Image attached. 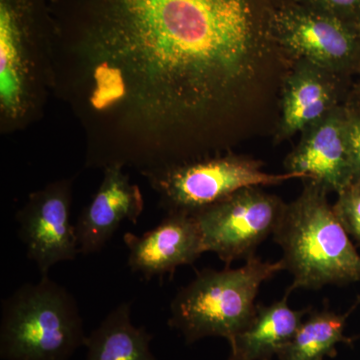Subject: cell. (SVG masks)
<instances>
[{
    "label": "cell",
    "mask_w": 360,
    "mask_h": 360,
    "mask_svg": "<svg viewBox=\"0 0 360 360\" xmlns=\"http://www.w3.org/2000/svg\"><path fill=\"white\" fill-rule=\"evenodd\" d=\"M131 305L120 303L87 335L85 360H156L150 348L153 335L132 323Z\"/></svg>",
    "instance_id": "cell-15"
},
{
    "label": "cell",
    "mask_w": 360,
    "mask_h": 360,
    "mask_svg": "<svg viewBox=\"0 0 360 360\" xmlns=\"http://www.w3.org/2000/svg\"><path fill=\"white\" fill-rule=\"evenodd\" d=\"M345 130L354 182L360 180V108L347 103L345 105Z\"/></svg>",
    "instance_id": "cell-19"
},
{
    "label": "cell",
    "mask_w": 360,
    "mask_h": 360,
    "mask_svg": "<svg viewBox=\"0 0 360 360\" xmlns=\"http://www.w3.org/2000/svg\"><path fill=\"white\" fill-rule=\"evenodd\" d=\"M286 292L278 302L257 305L250 324L229 342V360H270L281 354L290 342L309 307L290 309Z\"/></svg>",
    "instance_id": "cell-14"
},
{
    "label": "cell",
    "mask_w": 360,
    "mask_h": 360,
    "mask_svg": "<svg viewBox=\"0 0 360 360\" xmlns=\"http://www.w3.org/2000/svg\"><path fill=\"white\" fill-rule=\"evenodd\" d=\"M51 0H0V131L15 134L44 115L51 94Z\"/></svg>",
    "instance_id": "cell-2"
},
{
    "label": "cell",
    "mask_w": 360,
    "mask_h": 360,
    "mask_svg": "<svg viewBox=\"0 0 360 360\" xmlns=\"http://www.w3.org/2000/svg\"><path fill=\"white\" fill-rule=\"evenodd\" d=\"M345 105L302 132V139L284 160L286 174L310 179L329 193L340 194L354 182L345 130Z\"/></svg>",
    "instance_id": "cell-10"
},
{
    "label": "cell",
    "mask_w": 360,
    "mask_h": 360,
    "mask_svg": "<svg viewBox=\"0 0 360 360\" xmlns=\"http://www.w3.org/2000/svg\"><path fill=\"white\" fill-rule=\"evenodd\" d=\"M281 270V260L262 262L255 255L238 269L201 270L175 295L168 326L179 330L187 345L212 336L231 342L255 316L262 284Z\"/></svg>",
    "instance_id": "cell-4"
},
{
    "label": "cell",
    "mask_w": 360,
    "mask_h": 360,
    "mask_svg": "<svg viewBox=\"0 0 360 360\" xmlns=\"http://www.w3.org/2000/svg\"><path fill=\"white\" fill-rule=\"evenodd\" d=\"M270 360H271V359H270Z\"/></svg>",
    "instance_id": "cell-22"
},
{
    "label": "cell",
    "mask_w": 360,
    "mask_h": 360,
    "mask_svg": "<svg viewBox=\"0 0 360 360\" xmlns=\"http://www.w3.org/2000/svg\"><path fill=\"white\" fill-rule=\"evenodd\" d=\"M345 314H336L328 309L311 311L303 319L295 336L278 354L279 360H323L335 357L336 347L340 343L352 345V338L345 335L347 317L352 310Z\"/></svg>",
    "instance_id": "cell-16"
},
{
    "label": "cell",
    "mask_w": 360,
    "mask_h": 360,
    "mask_svg": "<svg viewBox=\"0 0 360 360\" xmlns=\"http://www.w3.org/2000/svg\"><path fill=\"white\" fill-rule=\"evenodd\" d=\"M272 25L277 45L292 63L309 61L345 78L359 72V25L293 0L276 9Z\"/></svg>",
    "instance_id": "cell-7"
},
{
    "label": "cell",
    "mask_w": 360,
    "mask_h": 360,
    "mask_svg": "<svg viewBox=\"0 0 360 360\" xmlns=\"http://www.w3.org/2000/svg\"><path fill=\"white\" fill-rule=\"evenodd\" d=\"M143 210L141 188L130 182L124 167L104 168L101 186L75 224L79 253L99 252L123 222L136 224Z\"/></svg>",
    "instance_id": "cell-12"
},
{
    "label": "cell",
    "mask_w": 360,
    "mask_h": 360,
    "mask_svg": "<svg viewBox=\"0 0 360 360\" xmlns=\"http://www.w3.org/2000/svg\"><path fill=\"white\" fill-rule=\"evenodd\" d=\"M284 78L277 141L302 134L342 103L345 77L309 61L292 63Z\"/></svg>",
    "instance_id": "cell-13"
},
{
    "label": "cell",
    "mask_w": 360,
    "mask_h": 360,
    "mask_svg": "<svg viewBox=\"0 0 360 360\" xmlns=\"http://www.w3.org/2000/svg\"><path fill=\"white\" fill-rule=\"evenodd\" d=\"M338 195V200L333 205L336 217L348 236L354 238L360 245V180L352 182Z\"/></svg>",
    "instance_id": "cell-17"
},
{
    "label": "cell",
    "mask_w": 360,
    "mask_h": 360,
    "mask_svg": "<svg viewBox=\"0 0 360 360\" xmlns=\"http://www.w3.org/2000/svg\"><path fill=\"white\" fill-rule=\"evenodd\" d=\"M123 243L130 271L146 281L172 277L177 267L193 264L205 252L198 220L186 212H167L158 226L141 236L127 232Z\"/></svg>",
    "instance_id": "cell-11"
},
{
    "label": "cell",
    "mask_w": 360,
    "mask_h": 360,
    "mask_svg": "<svg viewBox=\"0 0 360 360\" xmlns=\"http://www.w3.org/2000/svg\"><path fill=\"white\" fill-rule=\"evenodd\" d=\"M86 338L75 296L49 276L2 300L1 359L70 360Z\"/></svg>",
    "instance_id": "cell-5"
},
{
    "label": "cell",
    "mask_w": 360,
    "mask_h": 360,
    "mask_svg": "<svg viewBox=\"0 0 360 360\" xmlns=\"http://www.w3.org/2000/svg\"><path fill=\"white\" fill-rule=\"evenodd\" d=\"M285 0H51L52 96L82 127L85 165L141 175L229 143L283 56Z\"/></svg>",
    "instance_id": "cell-1"
},
{
    "label": "cell",
    "mask_w": 360,
    "mask_h": 360,
    "mask_svg": "<svg viewBox=\"0 0 360 360\" xmlns=\"http://www.w3.org/2000/svg\"><path fill=\"white\" fill-rule=\"evenodd\" d=\"M262 163L245 156H208L143 175L165 212L194 214L250 186H276L295 174L262 172Z\"/></svg>",
    "instance_id": "cell-6"
},
{
    "label": "cell",
    "mask_w": 360,
    "mask_h": 360,
    "mask_svg": "<svg viewBox=\"0 0 360 360\" xmlns=\"http://www.w3.org/2000/svg\"><path fill=\"white\" fill-rule=\"evenodd\" d=\"M359 30H360V25H359Z\"/></svg>",
    "instance_id": "cell-21"
},
{
    "label": "cell",
    "mask_w": 360,
    "mask_h": 360,
    "mask_svg": "<svg viewBox=\"0 0 360 360\" xmlns=\"http://www.w3.org/2000/svg\"><path fill=\"white\" fill-rule=\"evenodd\" d=\"M328 191L304 179L300 195L286 205L274 240L284 269L293 276L286 292L321 290L360 281V257L328 200Z\"/></svg>",
    "instance_id": "cell-3"
},
{
    "label": "cell",
    "mask_w": 360,
    "mask_h": 360,
    "mask_svg": "<svg viewBox=\"0 0 360 360\" xmlns=\"http://www.w3.org/2000/svg\"><path fill=\"white\" fill-rule=\"evenodd\" d=\"M286 205L260 186L240 189L194 213L205 252H214L229 266L255 255L258 246L274 236Z\"/></svg>",
    "instance_id": "cell-8"
},
{
    "label": "cell",
    "mask_w": 360,
    "mask_h": 360,
    "mask_svg": "<svg viewBox=\"0 0 360 360\" xmlns=\"http://www.w3.org/2000/svg\"><path fill=\"white\" fill-rule=\"evenodd\" d=\"M357 75H359V92H360V70H359V72L357 73Z\"/></svg>",
    "instance_id": "cell-20"
},
{
    "label": "cell",
    "mask_w": 360,
    "mask_h": 360,
    "mask_svg": "<svg viewBox=\"0 0 360 360\" xmlns=\"http://www.w3.org/2000/svg\"><path fill=\"white\" fill-rule=\"evenodd\" d=\"M73 179L51 182L30 194L15 215L18 236L26 257L39 267L41 276L52 266L79 255L75 225L71 224Z\"/></svg>",
    "instance_id": "cell-9"
},
{
    "label": "cell",
    "mask_w": 360,
    "mask_h": 360,
    "mask_svg": "<svg viewBox=\"0 0 360 360\" xmlns=\"http://www.w3.org/2000/svg\"><path fill=\"white\" fill-rule=\"evenodd\" d=\"M310 8L360 25V0H293Z\"/></svg>",
    "instance_id": "cell-18"
}]
</instances>
